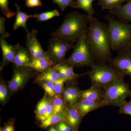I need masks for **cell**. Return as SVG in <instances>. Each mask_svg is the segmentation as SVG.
I'll list each match as a JSON object with an SVG mask.
<instances>
[{
	"instance_id": "obj_1",
	"label": "cell",
	"mask_w": 131,
	"mask_h": 131,
	"mask_svg": "<svg viewBox=\"0 0 131 131\" xmlns=\"http://www.w3.org/2000/svg\"><path fill=\"white\" fill-rule=\"evenodd\" d=\"M86 38L95 63H108L113 50L108 25L93 16L90 19Z\"/></svg>"
},
{
	"instance_id": "obj_2",
	"label": "cell",
	"mask_w": 131,
	"mask_h": 131,
	"mask_svg": "<svg viewBox=\"0 0 131 131\" xmlns=\"http://www.w3.org/2000/svg\"><path fill=\"white\" fill-rule=\"evenodd\" d=\"M90 18L87 15L77 11L69 13L64 16L60 27L51 34V37L60 39L74 45L87 35Z\"/></svg>"
},
{
	"instance_id": "obj_3",
	"label": "cell",
	"mask_w": 131,
	"mask_h": 131,
	"mask_svg": "<svg viewBox=\"0 0 131 131\" xmlns=\"http://www.w3.org/2000/svg\"><path fill=\"white\" fill-rule=\"evenodd\" d=\"M105 19L108 23V32L114 51L131 48V24L115 18L110 15Z\"/></svg>"
},
{
	"instance_id": "obj_4",
	"label": "cell",
	"mask_w": 131,
	"mask_h": 131,
	"mask_svg": "<svg viewBox=\"0 0 131 131\" xmlns=\"http://www.w3.org/2000/svg\"><path fill=\"white\" fill-rule=\"evenodd\" d=\"M89 77L91 86H97L105 90L118 80L124 79L109 64L95 63L91 67Z\"/></svg>"
},
{
	"instance_id": "obj_5",
	"label": "cell",
	"mask_w": 131,
	"mask_h": 131,
	"mask_svg": "<svg viewBox=\"0 0 131 131\" xmlns=\"http://www.w3.org/2000/svg\"><path fill=\"white\" fill-rule=\"evenodd\" d=\"M86 35L78 40L73 48V53L62 63L74 68L83 66L91 67L95 63L91 49L87 41Z\"/></svg>"
},
{
	"instance_id": "obj_6",
	"label": "cell",
	"mask_w": 131,
	"mask_h": 131,
	"mask_svg": "<svg viewBox=\"0 0 131 131\" xmlns=\"http://www.w3.org/2000/svg\"><path fill=\"white\" fill-rule=\"evenodd\" d=\"M130 90L129 84L124 79L118 80L104 90L103 99L107 105L120 107L125 102L130 95Z\"/></svg>"
},
{
	"instance_id": "obj_7",
	"label": "cell",
	"mask_w": 131,
	"mask_h": 131,
	"mask_svg": "<svg viewBox=\"0 0 131 131\" xmlns=\"http://www.w3.org/2000/svg\"><path fill=\"white\" fill-rule=\"evenodd\" d=\"M74 45L68 43L60 39L51 37L49 41L46 53L48 56L57 64L62 63L65 61L67 52L74 48Z\"/></svg>"
},
{
	"instance_id": "obj_8",
	"label": "cell",
	"mask_w": 131,
	"mask_h": 131,
	"mask_svg": "<svg viewBox=\"0 0 131 131\" xmlns=\"http://www.w3.org/2000/svg\"><path fill=\"white\" fill-rule=\"evenodd\" d=\"M108 64L123 77L128 76L131 78V49L118 51L117 56Z\"/></svg>"
},
{
	"instance_id": "obj_9",
	"label": "cell",
	"mask_w": 131,
	"mask_h": 131,
	"mask_svg": "<svg viewBox=\"0 0 131 131\" xmlns=\"http://www.w3.org/2000/svg\"><path fill=\"white\" fill-rule=\"evenodd\" d=\"M32 69L15 66L12 79L8 83V88L12 92L19 91L24 87L33 75Z\"/></svg>"
},
{
	"instance_id": "obj_10",
	"label": "cell",
	"mask_w": 131,
	"mask_h": 131,
	"mask_svg": "<svg viewBox=\"0 0 131 131\" xmlns=\"http://www.w3.org/2000/svg\"><path fill=\"white\" fill-rule=\"evenodd\" d=\"M37 34L38 31L36 29H33L31 31H28L27 32L26 47L33 58H40L49 57L46 51L43 50L40 42L38 40L37 37Z\"/></svg>"
},
{
	"instance_id": "obj_11",
	"label": "cell",
	"mask_w": 131,
	"mask_h": 131,
	"mask_svg": "<svg viewBox=\"0 0 131 131\" xmlns=\"http://www.w3.org/2000/svg\"><path fill=\"white\" fill-rule=\"evenodd\" d=\"M107 105L106 102L103 99L96 100L83 99L74 106L81 116L84 117L89 113Z\"/></svg>"
},
{
	"instance_id": "obj_12",
	"label": "cell",
	"mask_w": 131,
	"mask_h": 131,
	"mask_svg": "<svg viewBox=\"0 0 131 131\" xmlns=\"http://www.w3.org/2000/svg\"><path fill=\"white\" fill-rule=\"evenodd\" d=\"M19 44L15 45L9 44L5 38L1 37L0 45L2 52L3 59L1 64V70L7 64L12 63L14 59L15 54Z\"/></svg>"
},
{
	"instance_id": "obj_13",
	"label": "cell",
	"mask_w": 131,
	"mask_h": 131,
	"mask_svg": "<svg viewBox=\"0 0 131 131\" xmlns=\"http://www.w3.org/2000/svg\"><path fill=\"white\" fill-rule=\"evenodd\" d=\"M65 121L72 128L74 131H78L82 119L79 111L75 106H66L65 110Z\"/></svg>"
},
{
	"instance_id": "obj_14",
	"label": "cell",
	"mask_w": 131,
	"mask_h": 131,
	"mask_svg": "<svg viewBox=\"0 0 131 131\" xmlns=\"http://www.w3.org/2000/svg\"><path fill=\"white\" fill-rule=\"evenodd\" d=\"M61 79L68 81H74L81 77L88 75L89 72L82 74H76L74 72V67L64 63L57 64L54 66Z\"/></svg>"
},
{
	"instance_id": "obj_15",
	"label": "cell",
	"mask_w": 131,
	"mask_h": 131,
	"mask_svg": "<svg viewBox=\"0 0 131 131\" xmlns=\"http://www.w3.org/2000/svg\"><path fill=\"white\" fill-rule=\"evenodd\" d=\"M56 64L49 57L40 58H32L31 61L26 68H31L34 70L42 73L48 70Z\"/></svg>"
},
{
	"instance_id": "obj_16",
	"label": "cell",
	"mask_w": 131,
	"mask_h": 131,
	"mask_svg": "<svg viewBox=\"0 0 131 131\" xmlns=\"http://www.w3.org/2000/svg\"><path fill=\"white\" fill-rule=\"evenodd\" d=\"M110 15L115 18L125 22H131V0L117 9L108 11Z\"/></svg>"
},
{
	"instance_id": "obj_17",
	"label": "cell",
	"mask_w": 131,
	"mask_h": 131,
	"mask_svg": "<svg viewBox=\"0 0 131 131\" xmlns=\"http://www.w3.org/2000/svg\"><path fill=\"white\" fill-rule=\"evenodd\" d=\"M32 57L26 47L25 48L20 45L16 51L13 63L16 67H25L30 63Z\"/></svg>"
},
{
	"instance_id": "obj_18",
	"label": "cell",
	"mask_w": 131,
	"mask_h": 131,
	"mask_svg": "<svg viewBox=\"0 0 131 131\" xmlns=\"http://www.w3.org/2000/svg\"><path fill=\"white\" fill-rule=\"evenodd\" d=\"M102 89L98 87L91 86L89 89L81 91L80 100L85 99L96 100L103 99L104 92Z\"/></svg>"
},
{
	"instance_id": "obj_19",
	"label": "cell",
	"mask_w": 131,
	"mask_h": 131,
	"mask_svg": "<svg viewBox=\"0 0 131 131\" xmlns=\"http://www.w3.org/2000/svg\"><path fill=\"white\" fill-rule=\"evenodd\" d=\"M16 14L15 22L13 25V29L16 30L20 27L25 28L26 32L28 31L26 27V22L29 18H32V15H28L26 13L22 12L20 7L17 4H15Z\"/></svg>"
},
{
	"instance_id": "obj_20",
	"label": "cell",
	"mask_w": 131,
	"mask_h": 131,
	"mask_svg": "<svg viewBox=\"0 0 131 131\" xmlns=\"http://www.w3.org/2000/svg\"><path fill=\"white\" fill-rule=\"evenodd\" d=\"M60 79L54 66L48 70L38 75L36 78L37 81L39 82H51L54 83Z\"/></svg>"
},
{
	"instance_id": "obj_21",
	"label": "cell",
	"mask_w": 131,
	"mask_h": 131,
	"mask_svg": "<svg viewBox=\"0 0 131 131\" xmlns=\"http://www.w3.org/2000/svg\"><path fill=\"white\" fill-rule=\"evenodd\" d=\"M95 0H76L72 8L82 9L86 12L90 19L95 13L93 4Z\"/></svg>"
},
{
	"instance_id": "obj_22",
	"label": "cell",
	"mask_w": 131,
	"mask_h": 131,
	"mask_svg": "<svg viewBox=\"0 0 131 131\" xmlns=\"http://www.w3.org/2000/svg\"><path fill=\"white\" fill-rule=\"evenodd\" d=\"M66 115L65 112H61L53 114L47 119L41 122L40 127L46 129L50 126L54 125L61 121H65Z\"/></svg>"
},
{
	"instance_id": "obj_23",
	"label": "cell",
	"mask_w": 131,
	"mask_h": 131,
	"mask_svg": "<svg viewBox=\"0 0 131 131\" xmlns=\"http://www.w3.org/2000/svg\"><path fill=\"white\" fill-rule=\"evenodd\" d=\"M128 0H98V5L102 11L105 9H117L119 8L124 2Z\"/></svg>"
},
{
	"instance_id": "obj_24",
	"label": "cell",
	"mask_w": 131,
	"mask_h": 131,
	"mask_svg": "<svg viewBox=\"0 0 131 131\" xmlns=\"http://www.w3.org/2000/svg\"><path fill=\"white\" fill-rule=\"evenodd\" d=\"M71 100V106H74L80 100V90L76 84L74 83L68 84L65 87Z\"/></svg>"
},
{
	"instance_id": "obj_25",
	"label": "cell",
	"mask_w": 131,
	"mask_h": 131,
	"mask_svg": "<svg viewBox=\"0 0 131 131\" xmlns=\"http://www.w3.org/2000/svg\"><path fill=\"white\" fill-rule=\"evenodd\" d=\"M53 114L63 112L66 108L65 103L61 95H56L51 100Z\"/></svg>"
},
{
	"instance_id": "obj_26",
	"label": "cell",
	"mask_w": 131,
	"mask_h": 131,
	"mask_svg": "<svg viewBox=\"0 0 131 131\" xmlns=\"http://www.w3.org/2000/svg\"><path fill=\"white\" fill-rule=\"evenodd\" d=\"M49 97L46 96H44L37 105L36 114L37 118L39 120L44 114L47 106L51 101V100Z\"/></svg>"
},
{
	"instance_id": "obj_27",
	"label": "cell",
	"mask_w": 131,
	"mask_h": 131,
	"mask_svg": "<svg viewBox=\"0 0 131 131\" xmlns=\"http://www.w3.org/2000/svg\"><path fill=\"white\" fill-rule=\"evenodd\" d=\"M60 13L57 9L52 11L44 12L39 14L33 15L32 18H35L38 21H47L52 18L60 15Z\"/></svg>"
},
{
	"instance_id": "obj_28",
	"label": "cell",
	"mask_w": 131,
	"mask_h": 131,
	"mask_svg": "<svg viewBox=\"0 0 131 131\" xmlns=\"http://www.w3.org/2000/svg\"><path fill=\"white\" fill-rule=\"evenodd\" d=\"M8 87L5 82L1 80L0 83V102L4 105L7 102L9 98V91Z\"/></svg>"
},
{
	"instance_id": "obj_29",
	"label": "cell",
	"mask_w": 131,
	"mask_h": 131,
	"mask_svg": "<svg viewBox=\"0 0 131 131\" xmlns=\"http://www.w3.org/2000/svg\"><path fill=\"white\" fill-rule=\"evenodd\" d=\"M0 9L7 18H10L15 16L16 13L12 11L8 6V0H0Z\"/></svg>"
},
{
	"instance_id": "obj_30",
	"label": "cell",
	"mask_w": 131,
	"mask_h": 131,
	"mask_svg": "<svg viewBox=\"0 0 131 131\" xmlns=\"http://www.w3.org/2000/svg\"><path fill=\"white\" fill-rule=\"evenodd\" d=\"M42 89H44L49 97L53 98L56 95L55 91L54 83L51 82L44 81L41 82Z\"/></svg>"
},
{
	"instance_id": "obj_31",
	"label": "cell",
	"mask_w": 131,
	"mask_h": 131,
	"mask_svg": "<svg viewBox=\"0 0 131 131\" xmlns=\"http://www.w3.org/2000/svg\"><path fill=\"white\" fill-rule=\"evenodd\" d=\"M53 3L58 5L61 11L63 12L68 7H72L74 4V0H52Z\"/></svg>"
},
{
	"instance_id": "obj_32",
	"label": "cell",
	"mask_w": 131,
	"mask_h": 131,
	"mask_svg": "<svg viewBox=\"0 0 131 131\" xmlns=\"http://www.w3.org/2000/svg\"><path fill=\"white\" fill-rule=\"evenodd\" d=\"M119 108V114H126L131 116V101L128 102H126Z\"/></svg>"
},
{
	"instance_id": "obj_33",
	"label": "cell",
	"mask_w": 131,
	"mask_h": 131,
	"mask_svg": "<svg viewBox=\"0 0 131 131\" xmlns=\"http://www.w3.org/2000/svg\"><path fill=\"white\" fill-rule=\"evenodd\" d=\"M68 81L65 79H59L57 81L54 83L55 91L56 95H61L63 92L64 84L65 82Z\"/></svg>"
},
{
	"instance_id": "obj_34",
	"label": "cell",
	"mask_w": 131,
	"mask_h": 131,
	"mask_svg": "<svg viewBox=\"0 0 131 131\" xmlns=\"http://www.w3.org/2000/svg\"><path fill=\"white\" fill-rule=\"evenodd\" d=\"M6 19L3 17H0V34L1 37L6 38L9 36V34L5 30V24Z\"/></svg>"
},
{
	"instance_id": "obj_35",
	"label": "cell",
	"mask_w": 131,
	"mask_h": 131,
	"mask_svg": "<svg viewBox=\"0 0 131 131\" xmlns=\"http://www.w3.org/2000/svg\"><path fill=\"white\" fill-rule=\"evenodd\" d=\"M52 114H53V108L51 100V102L47 106L44 114L39 119V120L41 122H43Z\"/></svg>"
},
{
	"instance_id": "obj_36",
	"label": "cell",
	"mask_w": 131,
	"mask_h": 131,
	"mask_svg": "<svg viewBox=\"0 0 131 131\" xmlns=\"http://www.w3.org/2000/svg\"><path fill=\"white\" fill-rule=\"evenodd\" d=\"M54 126L59 131H74L65 121H61Z\"/></svg>"
},
{
	"instance_id": "obj_37",
	"label": "cell",
	"mask_w": 131,
	"mask_h": 131,
	"mask_svg": "<svg viewBox=\"0 0 131 131\" xmlns=\"http://www.w3.org/2000/svg\"><path fill=\"white\" fill-rule=\"evenodd\" d=\"M25 5L26 6L29 8L43 6L40 0H26Z\"/></svg>"
},
{
	"instance_id": "obj_38",
	"label": "cell",
	"mask_w": 131,
	"mask_h": 131,
	"mask_svg": "<svg viewBox=\"0 0 131 131\" xmlns=\"http://www.w3.org/2000/svg\"><path fill=\"white\" fill-rule=\"evenodd\" d=\"M14 122L10 121L5 124L3 127H2V131H15Z\"/></svg>"
},
{
	"instance_id": "obj_39",
	"label": "cell",
	"mask_w": 131,
	"mask_h": 131,
	"mask_svg": "<svg viewBox=\"0 0 131 131\" xmlns=\"http://www.w3.org/2000/svg\"><path fill=\"white\" fill-rule=\"evenodd\" d=\"M48 131H59L58 129H57L56 127L54 126V125L50 127Z\"/></svg>"
},
{
	"instance_id": "obj_40",
	"label": "cell",
	"mask_w": 131,
	"mask_h": 131,
	"mask_svg": "<svg viewBox=\"0 0 131 131\" xmlns=\"http://www.w3.org/2000/svg\"><path fill=\"white\" fill-rule=\"evenodd\" d=\"M129 96H130V98H131V90L130 91V95H129Z\"/></svg>"
},
{
	"instance_id": "obj_41",
	"label": "cell",
	"mask_w": 131,
	"mask_h": 131,
	"mask_svg": "<svg viewBox=\"0 0 131 131\" xmlns=\"http://www.w3.org/2000/svg\"><path fill=\"white\" fill-rule=\"evenodd\" d=\"M0 131H2V127H1V129H0Z\"/></svg>"
},
{
	"instance_id": "obj_42",
	"label": "cell",
	"mask_w": 131,
	"mask_h": 131,
	"mask_svg": "<svg viewBox=\"0 0 131 131\" xmlns=\"http://www.w3.org/2000/svg\"></svg>"
}]
</instances>
